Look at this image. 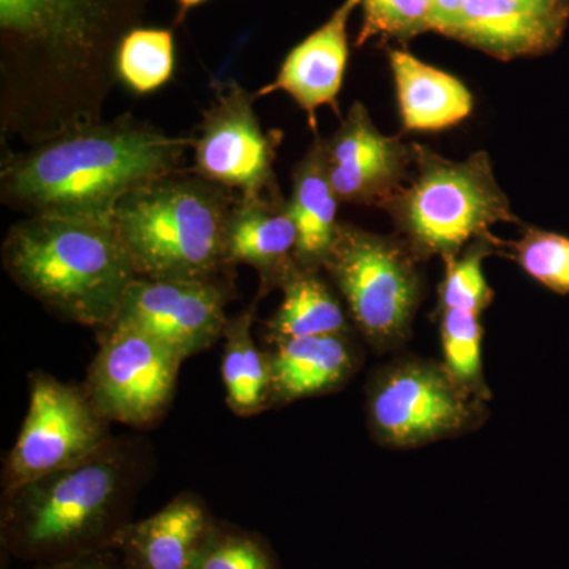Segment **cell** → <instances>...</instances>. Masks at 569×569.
<instances>
[{
  "label": "cell",
  "instance_id": "cell-11",
  "mask_svg": "<svg viewBox=\"0 0 569 569\" xmlns=\"http://www.w3.org/2000/svg\"><path fill=\"white\" fill-rule=\"evenodd\" d=\"M254 100L236 81L220 84L192 146L193 173L239 197H258L277 187L274 162L282 133L264 132Z\"/></svg>",
  "mask_w": 569,
  "mask_h": 569
},
{
  "label": "cell",
  "instance_id": "cell-17",
  "mask_svg": "<svg viewBox=\"0 0 569 569\" xmlns=\"http://www.w3.org/2000/svg\"><path fill=\"white\" fill-rule=\"evenodd\" d=\"M272 403L328 395L347 383L358 367V351L348 335L302 337L269 351Z\"/></svg>",
  "mask_w": 569,
  "mask_h": 569
},
{
  "label": "cell",
  "instance_id": "cell-5",
  "mask_svg": "<svg viewBox=\"0 0 569 569\" xmlns=\"http://www.w3.org/2000/svg\"><path fill=\"white\" fill-rule=\"evenodd\" d=\"M238 193L193 171H176L127 194L112 212L142 279L220 280Z\"/></svg>",
  "mask_w": 569,
  "mask_h": 569
},
{
  "label": "cell",
  "instance_id": "cell-33",
  "mask_svg": "<svg viewBox=\"0 0 569 569\" xmlns=\"http://www.w3.org/2000/svg\"><path fill=\"white\" fill-rule=\"evenodd\" d=\"M561 3H563L567 9H569V0H560Z\"/></svg>",
  "mask_w": 569,
  "mask_h": 569
},
{
  "label": "cell",
  "instance_id": "cell-16",
  "mask_svg": "<svg viewBox=\"0 0 569 569\" xmlns=\"http://www.w3.org/2000/svg\"><path fill=\"white\" fill-rule=\"evenodd\" d=\"M216 522L203 498L182 492L149 518L130 520L112 549L127 569H192Z\"/></svg>",
  "mask_w": 569,
  "mask_h": 569
},
{
  "label": "cell",
  "instance_id": "cell-22",
  "mask_svg": "<svg viewBox=\"0 0 569 569\" xmlns=\"http://www.w3.org/2000/svg\"><path fill=\"white\" fill-rule=\"evenodd\" d=\"M254 307L228 318L224 326L222 380L227 403L234 415L254 417L272 403V376L269 351L257 347L252 337Z\"/></svg>",
  "mask_w": 569,
  "mask_h": 569
},
{
  "label": "cell",
  "instance_id": "cell-21",
  "mask_svg": "<svg viewBox=\"0 0 569 569\" xmlns=\"http://www.w3.org/2000/svg\"><path fill=\"white\" fill-rule=\"evenodd\" d=\"M283 299L266 323V339L271 346L302 337L348 335L346 312L317 269L296 266L284 280Z\"/></svg>",
  "mask_w": 569,
  "mask_h": 569
},
{
  "label": "cell",
  "instance_id": "cell-25",
  "mask_svg": "<svg viewBox=\"0 0 569 569\" xmlns=\"http://www.w3.org/2000/svg\"><path fill=\"white\" fill-rule=\"evenodd\" d=\"M512 258L535 282L552 293L569 296V236L527 227L508 244Z\"/></svg>",
  "mask_w": 569,
  "mask_h": 569
},
{
  "label": "cell",
  "instance_id": "cell-14",
  "mask_svg": "<svg viewBox=\"0 0 569 569\" xmlns=\"http://www.w3.org/2000/svg\"><path fill=\"white\" fill-rule=\"evenodd\" d=\"M296 244L298 230L279 186L258 197L238 194L228 222L224 260L228 268L252 266L260 276V296L282 288L298 266Z\"/></svg>",
  "mask_w": 569,
  "mask_h": 569
},
{
  "label": "cell",
  "instance_id": "cell-15",
  "mask_svg": "<svg viewBox=\"0 0 569 569\" xmlns=\"http://www.w3.org/2000/svg\"><path fill=\"white\" fill-rule=\"evenodd\" d=\"M361 0H346L332 17L295 47L284 58L276 80L254 93L258 97L284 92L306 112L316 130L317 111L331 107L339 114L337 97L346 77L348 54L347 26Z\"/></svg>",
  "mask_w": 569,
  "mask_h": 569
},
{
  "label": "cell",
  "instance_id": "cell-31",
  "mask_svg": "<svg viewBox=\"0 0 569 569\" xmlns=\"http://www.w3.org/2000/svg\"><path fill=\"white\" fill-rule=\"evenodd\" d=\"M520 2L526 3L531 10L538 11L542 17L567 26L569 9L560 0H520Z\"/></svg>",
  "mask_w": 569,
  "mask_h": 569
},
{
  "label": "cell",
  "instance_id": "cell-9",
  "mask_svg": "<svg viewBox=\"0 0 569 569\" xmlns=\"http://www.w3.org/2000/svg\"><path fill=\"white\" fill-rule=\"evenodd\" d=\"M29 407L2 470V489L77 466L112 440L111 422L100 415L82 387L33 372Z\"/></svg>",
  "mask_w": 569,
  "mask_h": 569
},
{
  "label": "cell",
  "instance_id": "cell-24",
  "mask_svg": "<svg viewBox=\"0 0 569 569\" xmlns=\"http://www.w3.org/2000/svg\"><path fill=\"white\" fill-rule=\"evenodd\" d=\"M440 312L445 367L463 388L486 399L488 388L482 376L481 313L462 309H443Z\"/></svg>",
  "mask_w": 569,
  "mask_h": 569
},
{
  "label": "cell",
  "instance_id": "cell-4",
  "mask_svg": "<svg viewBox=\"0 0 569 569\" xmlns=\"http://www.w3.org/2000/svg\"><path fill=\"white\" fill-rule=\"evenodd\" d=\"M3 266L54 316L110 328L137 272L112 217L29 216L11 227Z\"/></svg>",
  "mask_w": 569,
  "mask_h": 569
},
{
  "label": "cell",
  "instance_id": "cell-26",
  "mask_svg": "<svg viewBox=\"0 0 569 569\" xmlns=\"http://www.w3.org/2000/svg\"><path fill=\"white\" fill-rule=\"evenodd\" d=\"M489 241H477L463 254L445 258V279L440 284V310L462 309L482 313L492 305L493 291L482 271L490 254Z\"/></svg>",
  "mask_w": 569,
  "mask_h": 569
},
{
  "label": "cell",
  "instance_id": "cell-6",
  "mask_svg": "<svg viewBox=\"0 0 569 569\" xmlns=\"http://www.w3.org/2000/svg\"><path fill=\"white\" fill-rule=\"evenodd\" d=\"M411 152L413 178L383 206L411 252L419 260L436 254L445 260L477 241L500 244L490 230L518 222V217L498 186L488 153L456 162L421 144H411Z\"/></svg>",
  "mask_w": 569,
  "mask_h": 569
},
{
  "label": "cell",
  "instance_id": "cell-30",
  "mask_svg": "<svg viewBox=\"0 0 569 569\" xmlns=\"http://www.w3.org/2000/svg\"><path fill=\"white\" fill-rule=\"evenodd\" d=\"M467 0H429L430 29L458 39Z\"/></svg>",
  "mask_w": 569,
  "mask_h": 569
},
{
  "label": "cell",
  "instance_id": "cell-29",
  "mask_svg": "<svg viewBox=\"0 0 569 569\" xmlns=\"http://www.w3.org/2000/svg\"><path fill=\"white\" fill-rule=\"evenodd\" d=\"M33 569H127L118 550L108 548L80 553L69 559L36 565Z\"/></svg>",
  "mask_w": 569,
  "mask_h": 569
},
{
  "label": "cell",
  "instance_id": "cell-27",
  "mask_svg": "<svg viewBox=\"0 0 569 569\" xmlns=\"http://www.w3.org/2000/svg\"><path fill=\"white\" fill-rule=\"evenodd\" d=\"M192 569H277L263 539L217 520Z\"/></svg>",
  "mask_w": 569,
  "mask_h": 569
},
{
  "label": "cell",
  "instance_id": "cell-19",
  "mask_svg": "<svg viewBox=\"0 0 569 569\" xmlns=\"http://www.w3.org/2000/svg\"><path fill=\"white\" fill-rule=\"evenodd\" d=\"M565 26L520 0H467L459 40L500 59L538 56L559 43Z\"/></svg>",
  "mask_w": 569,
  "mask_h": 569
},
{
  "label": "cell",
  "instance_id": "cell-7",
  "mask_svg": "<svg viewBox=\"0 0 569 569\" xmlns=\"http://www.w3.org/2000/svg\"><path fill=\"white\" fill-rule=\"evenodd\" d=\"M419 258L400 238L339 222L323 268L370 346L402 343L421 301Z\"/></svg>",
  "mask_w": 569,
  "mask_h": 569
},
{
  "label": "cell",
  "instance_id": "cell-20",
  "mask_svg": "<svg viewBox=\"0 0 569 569\" xmlns=\"http://www.w3.org/2000/svg\"><path fill=\"white\" fill-rule=\"evenodd\" d=\"M339 203L329 181L323 140L317 137L305 159L296 164L293 190L288 200L298 230L295 258L301 268L317 271L323 268L339 224Z\"/></svg>",
  "mask_w": 569,
  "mask_h": 569
},
{
  "label": "cell",
  "instance_id": "cell-1",
  "mask_svg": "<svg viewBox=\"0 0 569 569\" xmlns=\"http://www.w3.org/2000/svg\"><path fill=\"white\" fill-rule=\"evenodd\" d=\"M192 138L119 118L37 142L2 167V198L29 216L112 217L127 194L181 170Z\"/></svg>",
  "mask_w": 569,
  "mask_h": 569
},
{
  "label": "cell",
  "instance_id": "cell-32",
  "mask_svg": "<svg viewBox=\"0 0 569 569\" xmlns=\"http://www.w3.org/2000/svg\"><path fill=\"white\" fill-rule=\"evenodd\" d=\"M206 2V0H179V3H181V9L183 11L192 9L194 6H200V3Z\"/></svg>",
  "mask_w": 569,
  "mask_h": 569
},
{
  "label": "cell",
  "instance_id": "cell-2",
  "mask_svg": "<svg viewBox=\"0 0 569 569\" xmlns=\"http://www.w3.org/2000/svg\"><path fill=\"white\" fill-rule=\"evenodd\" d=\"M114 0H0L3 36L32 52L21 80L3 92V126L47 140L100 121L114 67L102 59Z\"/></svg>",
  "mask_w": 569,
  "mask_h": 569
},
{
  "label": "cell",
  "instance_id": "cell-23",
  "mask_svg": "<svg viewBox=\"0 0 569 569\" xmlns=\"http://www.w3.org/2000/svg\"><path fill=\"white\" fill-rule=\"evenodd\" d=\"M116 67L121 80L134 92L162 88L173 74V33L163 29H134L127 33L119 44Z\"/></svg>",
  "mask_w": 569,
  "mask_h": 569
},
{
  "label": "cell",
  "instance_id": "cell-13",
  "mask_svg": "<svg viewBox=\"0 0 569 569\" xmlns=\"http://www.w3.org/2000/svg\"><path fill=\"white\" fill-rule=\"evenodd\" d=\"M329 181L340 203L383 208L407 181L411 146L377 129L365 104L356 102L329 140H323Z\"/></svg>",
  "mask_w": 569,
  "mask_h": 569
},
{
  "label": "cell",
  "instance_id": "cell-3",
  "mask_svg": "<svg viewBox=\"0 0 569 569\" xmlns=\"http://www.w3.org/2000/svg\"><path fill=\"white\" fill-rule=\"evenodd\" d=\"M134 443L112 438L77 466L2 492L3 550L39 565L112 548L144 479L146 455Z\"/></svg>",
  "mask_w": 569,
  "mask_h": 569
},
{
  "label": "cell",
  "instance_id": "cell-8",
  "mask_svg": "<svg viewBox=\"0 0 569 569\" xmlns=\"http://www.w3.org/2000/svg\"><path fill=\"white\" fill-rule=\"evenodd\" d=\"M367 413L380 443L415 448L471 429L485 411L481 397L458 383L445 365L411 359L373 378Z\"/></svg>",
  "mask_w": 569,
  "mask_h": 569
},
{
  "label": "cell",
  "instance_id": "cell-18",
  "mask_svg": "<svg viewBox=\"0 0 569 569\" xmlns=\"http://www.w3.org/2000/svg\"><path fill=\"white\" fill-rule=\"evenodd\" d=\"M403 127L437 132L458 126L473 110V96L459 78L402 50L389 51Z\"/></svg>",
  "mask_w": 569,
  "mask_h": 569
},
{
  "label": "cell",
  "instance_id": "cell-10",
  "mask_svg": "<svg viewBox=\"0 0 569 569\" xmlns=\"http://www.w3.org/2000/svg\"><path fill=\"white\" fill-rule=\"evenodd\" d=\"M99 351L82 385L110 422L144 429L156 425L173 402L186 359L159 339L114 323L99 331Z\"/></svg>",
  "mask_w": 569,
  "mask_h": 569
},
{
  "label": "cell",
  "instance_id": "cell-28",
  "mask_svg": "<svg viewBox=\"0 0 569 569\" xmlns=\"http://www.w3.org/2000/svg\"><path fill=\"white\" fill-rule=\"evenodd\" d=\"M365 26L358 43L376 36L411 39L430 29L429 0H361Z\"/></svg>",
  "mask_w": 569,
  "mask_h": 569
},
{
  "label": "cell",
  "instance_id": "cell-12",
  "mask_svg": "<svg viewBox=\"0 0 569 569\" xmlns=\"http://www.w3.org/2000/svg\"><path fill=\"white\" fill-rule=\"evenodd\" d=\"M227 302V288L220 280L137 277L114 323L141 329L187 359L222 339Z\"/></svg>",
  "mask_w": 569,
  "mask_h": 569
}]
</instances>
